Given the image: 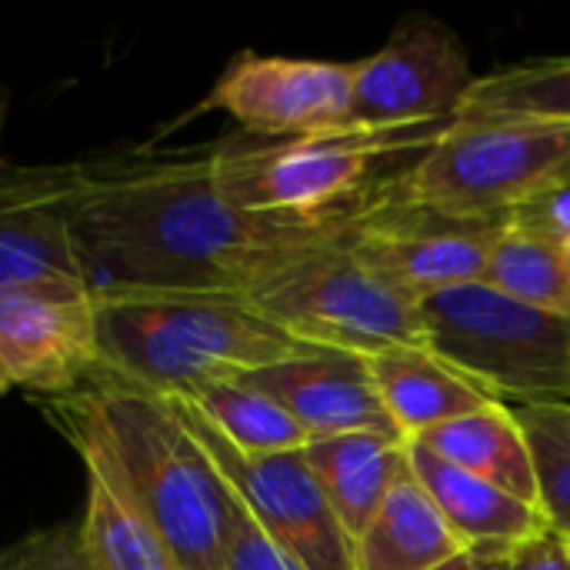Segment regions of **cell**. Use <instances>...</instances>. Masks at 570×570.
Instances as JSON below:
<instances>
[{"instance_id": "6da1fadb", "label": "cell", "mask_w": 570, "mask_h": 570, "mask_svg": "<svg viewBox=\"0 0 570 570\" xmlns=\"http://www.w3.org/2000/svg\"><path fill=\"white\" fill-rule=\"evenodd\" d=\"M354 204L317 214H250L214 184L210 147L83 160L70 237L94 294H207L250 301L304 257L351 237Z\"/></svg>"}, {"instance_id": "7a4b0ae2", "label": "cell", "mask_w": 570, "mask_h": 570, "mask_svg": "<svg viewBox=\"0 0 570 570\" xmlns=\"http://www.w3.org/2000/svg\"><path fill=\"white\" fill-rule=\"evenodd\" d=\"M37 407L87 474L164 538L180 570H224L234 491L174 401L97 374Z\"/></svg>"}, {"instance_id": "3957f363", "label": "cell", "mask_w": 570, "mask_h": 570, "mask_svg": "<svg viewBox=\"0 0 570 570\" xmlns=\"http://www.w3.org/2000/svg\"><path fill=\"white\" fill-rule=\"evenodd\" d=\"M100 374L160 397H190L311 354L247 301L207 294H94Z\"/></svg>"}, {"instance_id": "277c9868", "label": "cell", "mask_w": 570, "mask_h": 570, "mask_svg": "<svg viewBox=\"0 0 570 570\" xmlns=\"http://www.w3.org/2000/svg\"><path fill=\"white\" fill-rule=\"evenodd\" d=\"M384 190L417 210L454 220H508L514 210L570 187V124L451 120L441 137Z\"/></svg>"}, {"instance_id": "5b68a950", "label": "cell", "mask_w": 570, "mask_h": 570, "mask_svg": "<svg viewBox=\"0 0 570 570\" xmlns=\"http://www.w3.org/2000/svg\"><path fill=\"white\" fill-rule=\"evenodd\" d=\"M444 127H344L277 140L230 137L210 147V170L220 194L250 214L317 217L364 197L384 160L428 150Z\"/></svg>"}, {"instance_id": "8992f818", "label": "cell", "mask_w": 570, "mask_h": 570, "mask_svg": "<svg viewBox=\"0 0 570 570\" xmlns=\"http://www.w3.org/2000/svg\"><path fill=\"white\" fill-rule=\"evenodd\" d=\"M424 347L494 401L570 404V317L531 307L488 281L417 304Z\"/></svg>"}, {"instance_id": "52a82bcc", "label": "cell", "mask_w": 570, "mask_h": 570, "mask_svg": "<svg viewBox=\"0 0 570 570\" xmlns=\"http://www.w3.org/2000/svg\"><path fill=\"white\" fill-rule=\"evenodd\" d=\"M247 304L311 347L367 357L394 344H424L417 304L364 267L351 237L304 257Z\"/></svg>"}, {"instance_id": "ba28073f", "label": "cell", "mask_w": 570, "mask_h": 570, "mask_svg": "<svg viewBox=\"0 0 570 570\" xmlns=\"http://www.w3.org/2000/svg\"><path fill=\"white\" fill-rule=\"evenodd\" d=\"M174 401L244 511L287 558H294L304 570H357L354 541L341 528L304 451L244 454L224 441L187 401Z\"/></svg>"}, {"instance_id": "9c48e42d", "label": "cell", "mask_w": 570, "mask_h": 570, "mask_svg": "<svg viewBox=\"0 0 570 570\" xmlns=\"http://www.w3.org/2000/svg\"><path fill=\"white\" fill-rule=\"evenodd\" d=\"M501 220H454L394 200L384 184L364 194L351 227V254L414 304L484 281Z\"/></svg>"}, {"instance_id": "30bf717a", "label": "cell", "mask_w": 570, "mask_h": 570, "mask_svg": "<svg viewBox=\"0 0 570 570\" xmlns=\"http://www.w3.org/2000/svg\"><path fill=\"white\" fill-rule=\"evenodd\" d=\"M474 80L468 50L444 20L404 13L387 43L354 63L351 127L451 124Z\"/></svg>"}, {"instance_id": "8fae6325", "label": "cell", "mask_w": 570, "mask_h": 570, "mask_svg": "<svg viewBox=\"0 0 570 570\" xmlns=\"http://www.w3.org/2000/svg\"><path fill=\"white\" fill-rule=\"evenodd\" d=\"M100 374L97 297L87 284L0 291V381L37 401L70 394Z\"/></svg>"}, {"instance_id": "7c38bea8", "label": "cell", "mask_w": 570, "mask_h": 570, "mask_svg": "<svg viewBox=\"0 0 570 570\" xmlns=\"http://www.w3.org/2000/svg\"><path fill=\"white\" fill-rule=\"evenodd\" d=\"M354 63L240 53L207 107L227 110L254 137H307L351 127Z\"/></svg>"}, {"instance_id": "4fadbf2b", "label": "cell", "mask_w": 570, "mask_h": 570, "mask_svg": "<svg viewBox=\"0 0 570 570\" xmlns=\"http://www.w3.org/2000/svg\"><path fill=\"white\" fill-rule=\"evenodd\" d=\"M83 160L0 164V291L33 284H83L70 237V200Z\"/></svg>"}, {"instance_id": "5bb4252c", "label": "cell", "mask_w": 570, "mask_h": 570, "mask_svg": "<svg viewBox=\"0 0 570 570\" xmlns=\"http://www.w3.org/2000/svg\"><path fill=\"white\" fill-rule=\"evenodd\" d=\"M274 397L314 441L337 434H384L404 441L387 417L361 354L314 347L311 354L237 377Z\"/></svg>"}, {"instance_id": "9a60e30c", "label": "cell", "mask_w": 570, "mask_h": 570, "mask_svg": "<svg viewBox=\"0 0 570 570\" xmlns=\"http://www.w3.org/2000/svg\"><path fill=\"white\" fill-rule=\"evenodd\" d=\"M484 281L531 307L570 317V187L501 220Z\"/></svg>"}, {"instance_id": "2e32d148", "label": "cell", "mask_w": 570, "mask_h": 570, "mask_svg": "<svg viewBox=\"0 0 570 570\" xmlns=\"http://www.w3.org/2000/svg\"><path fill=\"white\" fill-rule=\"evenodd\" d=\"M364 361L377 397L404 441L494 404L484 387H478L424 344H394L367 354Z\"/></svg>"}, {"instance_id": "e0dca14e", "label": "cell", "mask_w": 570, "mask_h": 570, "mask_svg": "<svg viewBox=\"0 0 570 570\" xmlns=\"http://www.w3.org/2000/svg\"><path fill=\"white\" fill-rule=\"evenodd\" d=\"M407 464L417 484L428 491L434 508L444 514L451 531L468 544H494V548H514L548 528V518L541 508H531L508 491L441 461L417 441H407Z\"/></svg>"}, {"instance_id": "ac0fdd59", "label": "cell", "mask_w": 570, "mask_h": 570, "mask_svg": "<svg viewBox=\"0 0 570 570\" xmlns=\"http://www.w3.org/2000/svg\"><path fill=\"white\" fill-rule=\"evenodd\" d=\"M304 458L351 541L364 534L391 488L411 471L407 441L384 434L317 438L304 448Z\"/></svg>"}, {"instance_id": "d6986e66", "label": "cell", "mask_w": 570, "mask_h": 570, "mask_svg": "<svg viewBox=\"0 0 570 570\" xmlns=\"http://www.w3.org/2000/svg\"><path fill=\"white\" fill-rule=\"evenodd\" d=\"M414 441L431 454H438L441 461L508 491L511 498L531 508H541L538 474H534L524 428L518 424V414L508 411L501 401L474 414H464L458 421H448L441 428H431Z\"/></svg>"}, {"instance_id": "ffe728a7", "label": "cell", "mask_w": 570, "mask_h": 570, "mask_svg": "<svg viewBox=\"0 0 570 570\" xmlns=\"http://www.w3.org/2000/svg\"><path fill=\"white\" fill-rule=\"evenodd\" d=\"M464 548L468 544L451 531L428 491L407 471L354 541V568L434 570L458 558Z\"/></svg>"}, {"instance_id": "44dd1931", "label": "cell", "mask_w": 570, "mask_h": 570, "mask_svg": "<svg viewBox=\"0 0 570 570\" xmlns=\"http://www.w3.org/2000/svg\"><path fill=\"white\" fill-rule=\"evenodd\" d=\"M458 120H551L570 124V53L534 57L471 83Z\"/></svg>"}, {"instance_id": "7402d4cb", "label": "cell", "mask_w": 570, "mask_h": 570, "mask_svg": "<svg viewBox=\"0 0 570 570\" xmlns=\"http://www.w3.org/2000/svg\"><path fill=\"white\" fill-rule=\"evenodd\" d=\"M177 401H187L224 441L244 454H291L314 441L274 397L244 381H217Z\"/></svg>"}, {"instance_id": "603a6c76", "label": "cell", "mask_w": 570, "mask_h": 570, "mask_svg": "<svg viewBox=\"0 0 570 570\" xmlns=\"http://www.w3.org/2000/svg\"><path fill=\"white\" fill-rule=\"evenodd\" d=\"M77 531L94 570H180L164 538L90 474Z\"/></svg>"}, {"instance_id": "cb8c5ba5", "label": "cell", "mask_w": 570, "mask_h": 570, "mask_svg": "<svg viewBox=\"0 0 570 570\" xmlns=\"http://www.w3.org/2000/svg\"><path fill=\"white\" fill-rule=\"evenodd\" d=\"M514 414L531 448L541 511L570 541V404H528Z\"/></svg>"}, {"instance_id": "d4e9b609", "label": "cell", "mask_w": 570, "mask_h": 570, "mask_svg": "<svg viewBox=\"0 0 570 570\" xmlns=\"http://www.w3.org/2000/svg\"><path fill=\"white\" fill-rule=\"evenodd\" d=\"M0 570H94L83 548L77 524H53L33 531L10 548L0 551Z\"/></svg>"}, {"instance_id": "484cf974", "label": "cell", "mask_w": 570, "mask_h": 570, "mask_svg": "<svg viewBox=\"0 0 570 570\" xmlns=\"http://www.w3.org/2000/svg\"><path fill=\"white\" fill-rule=\"evenodd\" d=\"M224 570H304L294 558H287L264 531L261 524L244 511V504L234 498L230 514V534L224 548Z\"/></svg>"}, {"instance_id": "4316f807", "label": "cell", "mask_w": 570, "mask_h": 570, "mask_svg": "<svg viewBox=\"0 0 570 570\" xmlns=\"http://www.w3.org/2000/svg\"><path fill=\"white\" fill-rule=\"evenodd\" d=\"M504 570H570V541L548 524L511 548Z\"/></svg>"}, {"instance_id": "83f0119b", "label": "cell", "mask_w": 570, "mask_h": 570, "mask_svg": "<svg viewBox=\"0 0 570 570\" xmlns=\"http://www.w3.org/2000/svg\"><path fill=\"white\" fill-rule=\"evenodd\" d=\"M511 548H494V544H478V548H464L458 558L444 561L434 570H504Z\"/></svg>"}, {"instance_id": "f1b7e54d", "label": "cell", "mask_w": 570, "mask_h": 570, "mask_svg": "<svg viewBox=\"0 0 570 570\" xmlns=\"http://www.w3.org/2000/svg\"><path fill=\"white\" fill-rule=\"evenodd\" d=\"M3 124H7V90L0 83V144H3ZM0 164H3V154H0Z\"/></svg>"}, {"instance_id": "f546056e", "label": "cell", "mask_w": 570, "mask_h": 570, "mask_svg": "<svg viewBox=\"0 0 570 570\" xmlns=\"http://www.w3.org/2000/svg\"><path fill=\"white\" fill-rule=\"evenodd\" d=\"M7 391H10V387H7V381H0V397H3Z\"/></svg>"}]
</instances>
